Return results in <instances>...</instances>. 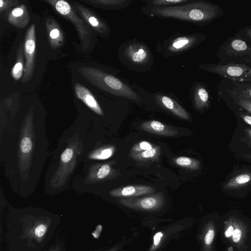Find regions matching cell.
Masks as SVG:
<instances>
[{
    "mask_svg": "<svg viewBox=\"0 0 251 251\" xmlns=\"http://www.w3.org/2000/svg\"><path fill=\"white\" fill-rule=\"evenodd\" d=\"M151 15L170 18L198 24H208L224 15V10L217 4L205 1L168 7H150Z\"/></svg>",
    "mask_w": 251,
    "mask_h": 251,
    "instance_id": "obj_1",
    "label": "cell"
},
{
    "mask_svg": "<svg viewBox=\"0 0 251 251\" xmlns=\"http://www.w3.org/2000/svg\"><path fill=\"white\" fill-rule=\"evenodd\" d=\"M218 64L251 65V47L241 39L231 37L223 43L217 52Z\"/></svg>",
    "mask_w": 251,
    "mask_h": 251,
    "instance_id": "obj_2",
    "label": "cell"
},
{
    "mask_svg": "<svg viewBox=\"0 0 251 251\" xmlns=\"http://www.w3.org/2000/svg\"><path fill=\"white\" fill-rule=\"evenodd\" d=\"M83 72L90 81L102 90L133 100H140V97L117 77L95 69H84Z\"/></svg>",
    "mask_w": 251,
    "mask_h": 251,
    "instance_id": "obj_3",
    "label": "cell"
},
{
    "mask_svg": "<svg viewBox=\"0 0 251 251\" xmlns=\"http://www.w3.org/2000/svg\"><path fill=\"white\" fill-rule=\"evenodd\" d=\"M201 69L238 82H251V68L244 65H201Z\"/></svg>",
    "mask_w": 251,
    "mask_h": 251,
    "instance_id": "obj_4",
    "label": "cell"
},
{
    "mask_svg": "<svg viewBox=\"0 0 251 251\" xmlns=\"http://www.w3.org/2000/svg\"><path fill=\"white\" fill-rule=\"evenodd\" d=\"M119 201L125 206L133 209L155 211L163 208L165 197L163 193H158L144 197L121 198Z\"/></svg>",
    "mask_w": 251,
    "mask_h": 251,
    "instance_id": "obj_5",
    "label": "cell"
},
{
    "mask_svg": "<svg viewBox=\"0 0 251 251\" xmlns=\"http://www.w3.org/2000/svg\"><path fill=\"white\" fill-rule=\"evenodd\" d=\"M55 8L56 10L61 15L70 20L76 27L82 42L86 45L88 44L91 31L75 13L70 4L64 0L48 1Z\"/></svg>",
    "mask_w": 251,
    "mask_h": 251,
    "instance_id": "obj_6",
    "label": "cell"
},
{
    "mask_svg": "<svg viewBox=\"0 0 251 251\" xmlns=\"http://www.w3.org/2000/svg\"><path fill=\"white\" fill-rule=\"evenodd\" d=\"M204 38L200 34L177 37L168 43L166 52L170 55L181 53L194 48L204 40Z\"/></svg>",
    "mask_w": 251,
    "mask_h": 251,
    "instance_id": "obj_7",
    "label": "cell"
},
{
    "mask_svg": "<svg viewBox=\"0 0 251 251\" xmlns=\"http://www.w3.org/2000/svg\"><path fill=\"white\" fill-rule=\"evenodd\" d=\"M35 25L32 24L27 30L25 41V55L26 59L23 82L28 81L32 74L36 43Z\"/></svg>",
    "mask_w": 251,
    "mask_h": 251,
    "instance_id": "obj_8",
    "label": "cell"
},
{
    "mask_svg": "<svg viewBox=\"0 0 251 251\" xmlns=\"http://www.w3.org/2000/svg\"><path fill=\"white\" fill-rule=\"evenodd\" d=\"M124 55L126 60L132 65L143 66L151 59V53L148 48L143 44L129 43L126 47Z\"/></svg>",
    "mask_w": 251,
    "mask_h": 251,
    "instance_id": "obj_9",
    "label": "cell"
},
{
    "mask_svg": "<svg viewBox=\"0 0 251 251\" xmlns=\"http://www.w3.org/2000/svg\"><path fill=\"white\" fill-rule=\"evenodd\" d=\"M154 191V189L151 186L135 185L126 186L112 190L110 192L109 194L114 197L125 198L150 194Z\"/></svg>",
    "mask_w": 251,
    "mask_h": 251,
    "instance_id": "obj_10",
    "label": "cell"
},
{
    "mask_svg": "<svg viewBox=\"0 0 251 251\" xmlns=\"http://www.w3.org/2000/svg\"><path fill=\"white\" fill-rule=\"evenodd\" d=\"M140 128L150 133L165 136H174L178 134L176 128L155 120L144 122L140 125Z\"/></svg>",
    "mask_w": 251,
    "mask_h": 251,
    "instance_id": "obj_11",
    "label": "cell"
},
{
    "mask_svg": "<svg viewBox=\"0 0 251 251\" xmlns=\"http://www.w3.org/2000/svg\"><path fill=\"white\" fill-rule=\"evenodd\" d=\"M75 90L78 99L81 100L94 112L99 115H103V112L98 101L87 88L80 84L75 83Z\"/></svg>",
    "mask_w": 251,
    "mask_h": 251,
    "instance_id": "obj_12",
    "label": "cell"
},
{
    "mask_svg": "<svg viewBox=\"0 0 251 251\" xmlns=\"http://www.w3.org/2000/svg\"><path fill=\"white\" fill-rule=\"evenodd\" d=\"M29 18L28 11L24 5L14 8L8 16L9 22L18 28L25 26L28 23Z\"/></svg>",
    "mask_w": 251,
    "mask_h": 251,
    "instance_id": "obj_13",
    "label": "cell"
},
{
    "mask_svg": "<svg viewBox=\"0 0 251 251\" xmlns=\"http://www.w3.org/2000/svg\"><path fill=\"white\" fill-rule=\"evenodd\" d=\"M158 100L167 109L175 115L184 120H189L190 117L186 111L177 102L172 98L163 95H159Z\"/></svg>",
    "mask_w": 251,
    "mask_h": 251,
    "instance_id": "obj_14",
    "label": "cell"
},
{
    "mask_svg": "<svg viewBox=\"0 0 251 251\" xmlns=\"http://www.w3.org/2000/svg\"><path fill=\"white\" fill-rule=\"evenodd\" d=\"M75 6L83 19L97 31L101 33H105L107 31V27L105 24L89 10L78 4H75Z\"/></svg>",
    "mask_w": 251,
    "mask_h": 251,
    "instance_id": "obj_15",
    "label": "cell"
},
{
    "mask_svg": "<svg viewBox=\"0 0 251 251\" xmlns=\"http://www.w3.org/2000/svg\"><path fill=\"white\" fill-rule=\"evenodd\" d=\"M194 102L196 108L202 110L208 106L209 94L205 88L198 84L194 91Z\"/></svg>",
    "mask_w": 251,
    "mask_h": 251,
    "instance_id": "obj_16",
    "label": "cell"
},
{
    "mask_svg": "<svg viewBox=\"0 0 251 251\" xmlns=\"http://www.w3.org/2000/svg\"><path fill=\"white\" fill-rule=\"evenodd\" d=\"M251 181V173H243L234 176L224 185L226 190L236 189L248 185Z\"/></svg>",
    "mask_w": 251,
    "mask_h": 251,
    "instance_id": "obj_17",
    "label": "cell"
},
{
    "mask_svg": "<svg viewBox=\"0 0 251 251\" xmlns=\"http://www.w3.org/2000/svg\"><path fill=\"white\" fill-rule=\"evenodd\" d=\"M48 228V224L43 220H37L33 225L29 227L27 231L28 236L41 241L46 234Z\"/></svg>",
    "mask_w": 251,
    "mask_h": 251,
    "instance_id": "obj_18",
    "label": "cell"
},
{
    "mask_svg": "<svg viewBox=\"0 0 251 251\" xmlns=\"http://www.w3.org/2000/svg\"><path fill=\"white\" fill-rule=\"evenodd\" d=\"M228 92L231 97L251 100V85L249 84L236 82Z\"/></svg>",
    "mask_w": 251,
    "mask_h": 251,
    "instance_id": "obj_19",
    "label": "cell"
},
{
    "mask_svg": "<svg viewBox=\"0 0 251 251\" xmlns=\"http://www.w3.org/2000/svg\"><path fill=\"white\" fill-rule=\"evenodd\" d=\"M160 153V148L158 146L152 147L151 149L141 152H130L131 156L139 161L151 160L157 158Z\"/></svg>",
    "mask_w": 251,
    "mask_h": 251,
    "instance_id": "obj_20",
    "label": "cell"
},
{
    "mask_svg": "<svg viewBox=\"0 0 251 251\" xmlns=\"http://www.w3.org/2000/svg\"><path fill=\"white\" fill-rule=\"evenodd\" d=\"M48 30L51 46L57 48L62 45L63 42V36L58 26L56 24L51 23V25L48 26Z\"/></svg>",
    "mask_w": 251,
    "mask_h": 251,
    "instance_id": "obj_21",
    "label": "cell"
},
{
    "mask_svg": "<svg viewBox=\"0 0 251 251\" xmlns=\"http://www.w3.org/2000/svg\"><path fill=\"white\" fill-rule=\"evenodd\" d=\"M174 161L178 166L191 170H198L201 166L199 160L185 156L177 157L174 159Z\"/></svg>",
    "mask_w": 251,
    "mask_h": 251,
    "instance_id": "obj_22",
    "label": "cell"
},
{
    "mask_svg": "<svg viewBox=\"0 0 251 251\" xmlns=\"http://www.w3.org/2000/svg\"><path fill=\"white\" fill-rule=\"evenodd\" d=\"M93 2H96L97 4L104 6L107 8L118 9L124 8L128 6L131 1L127 0H102L93 1Z\"/></svg>",
    "mask_w": 251,
    "mask_h": 251,
    "instance_id": "obj_23",
    "label": "cell"
},
{
    "mask_svg": "<svg viewBox=\"0 0 251 251\" xmlns=\"http://www.w3.org/2000/svg\"><path fill=\"white\" fill-rule=\"evenodd\" d=\"M114 151L115 148L113 146L104 147L93 152L91 157L95 159H106L113 155Z\"/></svg>",
    "mask_w": 251,
    "mask_h": 251,
    "instance_id": "obj_24",
    "label": "cell"
},
{
    "mask_svg": "<svg viewBox=\"0 0 251 251\" xmlns=\"http://www.w3.org/2000/svg\"><path fill=\"white\" fill-rule=\"evenodd\" d=\"M189 0H154L151 1V7H168L184 4Z\"/></svg>",
    "mask_w": 251,
    "mask_h": 251,
    "instance_id": "obj_25",
    "label": "cell"
},
{
    "mask_svg": "<svg viewBox=\"0 0 251 251\" xmlns=\"http://www.w3.org/2000/svg\"><path fill=\"white\" fill-rule=\"evenodd\" d=\"M21 55L12 69V75L15 80H19L21 78L25 69L23 65V60Z\"/></svg>",
    "mask_w": 251,
    "mask_h": 251,
    "instance_id": "obj_26",
    "label": "cell"
},
{
    "mask_svg": "<svg viewBox=\"0 0 251 251\" xmlns=\"http://www.w3.org/2000/svg\"><path fill=\"white\" fill-rule=\"evenodd\" d=\"M236 36L244 40L249 46L251 47V26L240 29Z\"/></svg>",
    "mask_w": 251,
    "mask_h": 251,
    "instance_id": "obj_27",
    "label": "cell"
},
{
    "mask_svg": "<svg viewBox=\"0 0 251 251\" xmlns=\"http://www.w3.org/2000/svg\"><path fill=\"white\" fill-rule=\"evenodd\" d=\"M231 97L233 101L243 109L251 113V100Z\"/></svg>",
    "mask_w": 251,
    "mask_h": 251,
    "instance_id": "obj_28",
    "label": "cell"
},
{
    "mask_svg": "<svg viewBox=\"0 0 251 251\" xmlns=\"http://www.w3.org/2000/svg\"><path fill=\"white\" fill-rule=\"evenodd\" d=\"M32 148V143L30 138L24 137L20 143V149L23 153L28 154L30 152Z\"/></svg>",
    "mask_w": 251,
    "mask_h": 251,
    "instance_id": "obj_29",
    "label": "cell"
},
{
    "mask_svg": "<svg viewBox=\"0 0 251 251\" xmlns=\"http://www.w3.org/2000/svg\"><path fill=\"white\" fill-rule=\"evenodd\" d=\"M152 145L147 141H142L135 144L131 151L132 152H141L151 149Z\"/></svg>",
    "mask_w": 251,
    "mask_h": 251,
    "instance_id": "obj_30",
    "label": "cell"
},
{
    "mask_svg": "<svg viewBox=\"0 0 251 251\" xmlns=\"http://www.w3.org/2000/svg\"><path fill=\"white\" fill-rule=\"evenodd\" d=\"M111 171L110 165L104 164L101 165L97 173V177L99 179H103L107 176Z\"/></svg>",
    "mask_w": 251,
    "mask_h": 251,
    "instance_id": "obj_31",
    "label": "cell"
},
{
    "mask_svg": "<svg viewBox=\"0 0 251 251\" xmlns=\"http://www.w3.org/2000/svg\"><path fill=\"white\" fill-rule=\"evenodd\" d=\"M163 235L161 231L155 233L153 237V244L149 251H154L158 248Z\"/></svg>",
    "mask_w": 251,
    "mask_h": 251,
    "instance_id": "obj_32",
    "label": "cell"
},
{
    "mask_svg": "<svg viewBox=\"0 0 251 251\" xmlns=\"http://www.w3.org/2000/svg\"><path fill=\"white\" fill-rule=\"evenodd\" d=\"M73 155V151L71 148H67L61 155V160L63 163H67L71 160Z\"/></svg>",
    "mask_w": 251,
    "mask_h": 251,
    "instance_id": "obj_33",
    "label": "cell"
},
{
    "mask_svg": "<svg viewBox=\"0 0 251 251\" xmlns=\"http://www.w3.org/2000/svg\"><path fill=\"white\" fill-rule=\"evenodd\" d=\"M215 236V232L213 229H210L206 232L204 237V242L207 245H209L212 242Z\"/></svg>",
    "mask_w": 251,
    "mask_h": 251,
    "instance_id": "obj_34",
    "label": "cell"
},
{
    "mask_svg": "<svg viewBox=\"0 0 251 251\" xmlns=\"http://www.w3.org/2000/svg\"><path fill=\"white\" fill-rule=\"evenodd\" d=\"M244 140L247 145L251 148V129L246 128L244 130Z\"/></svg>",
    "mask_w": 251,
    "mask_h": 251,
    "instance_id": "obj_35",
    "label": "cell"
},
{
    "mask_svg": "<svg viewBox=\"0 0 251 251\" xmlns=\"http://www.w3.org/2000/svg\"><path fill=\"white\" fill-rule=\"evenodd\" d=\"M242 236V231L239 228H236L234 230L232 238V240L234 243H238L240 241Z\"/></svg>",
    "mask_w": 251,
    "mask_h": 251,
    "instance_id": "obj_36",
    "label": "cell"
},
{
    "mask_svg": "<svg viewBox=\"0 0 251 251\" xmlns=\"http://www.w3.org/2000/svg\"><path fill=\"white\" fill-rule=\"evenodd\" d=\"M240 116L246 123L251 126V116L244 113H241Z\"/></svg>",
    "mask_w": 251,
    "mask_h": 251,
    "instance_id": "obj_37",
    "label": "cell"
},
{
    "mask_svg": "<svg viewBox=\"0 0 251 251\" xmlns=\"http://www.w3.org/2000/svg\"><path fill=\"white\" fill-rule=\"evenodd\" d=\"M234 231L233 227L232 226H229L225 232V236L226 238H229L232 235Z\"/></svg>",
    "mask_w": 251,
    "mask_h": 251,
    "instance_id": "obj_38",
    "label": "cell"
},
{
    "mask_svg": "<svg viewBox=\"0 0 251 251\" xmlns=\"http://www.w3.org/2000/svg\"><path fill=\"white\" fill-rule=\"evenodd\" d=\"M244 156L245 157L251 159V154H246L245 155H244Z\"/></svg>",
    "mask_w": 251,
    "mask_h": 251,
    "instance_id": "obj_39",
    "label": "cell"
},
{
    "mask_svg": "<svg viewBox=\"0 0 251 251\" xmlns=\"http://www.w3.org/2000/svg\"><path fill=\"white\" fill-rule=\"evenodd\" d=\"M50 251H59V250H58L57 248L52 249Z\"/></svg>",
    "mask_w": 251,
    "mask_h": 251,
    "instance_id": "obj_40",
    "label": "cell"
},
{
    "mask_svg": "<svg viewBox=\"0 0 251 251\" xmlns=\"http://www.w3.org/2000/svg\"><path fill=\"white\" fill-rule=\"evenodd\" d=\"M117 249L116 248H112L108 251H116Z\"/></svg>",
    "mask_w": 251,
    "mask_h": 251,
    "instance_id": "obj_41",
    "label": "cell"
},
{
    "mask_svg": "<svg viewBox=\"0 0 251 251\" xmlns=\"http://www.w3.org/2000/svg\"><path fill=\"white\" fill-rule=\"evenodd\" d=\"M232 248L231 247H230V248L228 249V251H232Z\"/></svg>",
    "mask_w": 251,
    "mask_h": 251,
    "instance_id": "obj_42",
    "label": "cell"
}]
</instances>
